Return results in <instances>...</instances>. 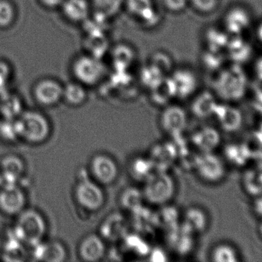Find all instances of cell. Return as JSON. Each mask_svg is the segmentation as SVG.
<instances>
[{
    "instance_id": "obj_1",
    "label": "cell",
    "mask_w": 262,
    "mask_h": 262,
    "mask_svg": "<svg viewBox=\"0 0 262 262\" xmlns=\"http://www.w3.org/2000/svg\"><path fill=\"white\" fill-rule=\"evenodd\" d=\"M14 235L25 245L34 247L42 241L46 232V224L41 213L34 209H24L18 214Z\"/></svg>"
},
{
    "instance_id": "obj_2",
    "label": "cell",
    "mask_w": 262,
    "mask_h": 262,
    "mask_svg": "<svg viewBox=\"0 0 262 262\" xmlns=\"http://www.w3.org/2000/svg\"><path fill=\"white\" fill-rule=\"evenodd\" d=\"M20 138L32 144L46 141L50 134L49 120L42 114L35 111L23 112L16 118Z\"/></svg>"
},
{
    "instance_id": "obj_3",
    "label": "cell",
    "mask_w": 262,
    "mask_h": 262,
    "mask_svg": "<svg viewBox=\"0 0 262 262\" xmlns=\"http://www.w3.org/2000/svg\"><path fill=\"white\" fill-rule=\"evenodd\" d=\"M144 200L155 206H163L172 199L175 184L172 177L164 171H154L145 180Z\"/></svg>"
},
{
    "instance_id": "obj_4",
    "label": "cell",
    "mask_w": 262,
    "mask_h": 262,
    "mask_svg": "<svg viewBox=\"0 0 262 262\" xmlns=\"http://www.w3.org/2000/svg\"><path fill=\"white\" fill-rule=\"evenodd\" d=\"M77 203L89 211L101 209L104 203V195L102 189L95 182L88 178H81L75 189Z\"/></svg>"
},
{
    "instance_id": "obj_5",
    "label": "cell",
    "mask_w": 262,
    "mask_h": 262,
    "mask_svg": "<svg viewBox=\"0 0 262 262\" xmlns=\"http://www.w3.org/2000/svg\"><path fill=\"white\" fill-rule=\"evenodd\" d=\"M74 74L81 83L94 85L104 75L105 68L99 58L93 55L80 57L74 65Z\"/></svg>"
},
{
    "instance_id": "obj_6",
    "label": "cell",
    "mask_w": 262,
    "mask_h": 262,
    "mask_svg": "<svg viewBox=\"0 0 262 262\" xmlns=\"http://www.w3.org/2000/svg\"><path fill=\"white\" fill-rule=\"evenodd\" d=\"M26 195L18 184H3L0 188V210L8 215H17L24 210Z\"/></svg>"
},
{
    "instance_id": "obj_7",
    "label": "cell",
    "mask_w": 262,
    "mask_h": 262,
    "mask_svg": "<svg viewBox=\"0 0 262 262\" xmlns=\"http://www.w3.org/2000/svg\"><path fill=\"white\" fill-rule=\"evenodd\" d=\"M194 166L199 175L209 183H217L224 177V166L220 158L212 152H203L197 157Z\"/></svg>"
},
{
    "instance_id": "obj_8",
    "label": "cell",
    "mask_w": 262,
    "mask_h": 262,
    "mask_svg": "<svg viewBox=\"0 0 262 262\" xmlns=\"http://www.w3.org/2000/svg\"><path fill=\"white\" fill-rule=\"evenodd\" d=\"M244 77L241 72H229L223 74L217 82L219 94L225 99L236 100L241 98L245 92Z\"/></svg>"
},
{
    "instance_id": "obj_9",
    "label": "cell",
    "mask_w": 262,
    "mask_h": 262,
    "mask_svg": "<svg viewBox=\"0 0 262 262\" xmlns=\"http://www.w3.org/2000/svg\"><path fill=\"white\" fill-rule=\"evenodd\" d=\"M187 117L183 108L169 106L163 110L160 117V124L166 133L173 137L180 136L186 129Z\"/></svg>"
},
{
    "instance_id": "obj_10",
    "label": "cell",
    "mask_w": 262,
    "mask_h": 262,
    "mask_svg": "<svg viewBox=\"0 0 262 262\" xmlns=\"http://www.w3.org/2000/svg\"><path fill=\"white\" fill-rule=\"evenodd\" d=\"M92 176L98 183L108 185L116 179L118 169L115 162L107 155H97L90 163Z\"/></svg>"
},
{
    "instance_id": "obj_11",
    "label": "cell",
    "mask_w": 262,
    "mask_h": 262,
    "mask_svg": "<svg viewBox=\"0 0 262 262\" xmlns=\"http://www.w3.org/2000/svg\"><path fill=\"white\" fill-rule=\"evenodd\" d=\"M35 99L43 106L56 104L63 96V87L58 83L51 79L39 82L34 89Z\"/></svg>"
},
{
    "instance_id": "obj_12",
    "label": "cell",
    "mask_w": 262,
    "mask_h": 262,
    "mask_svg": "<svg viewBox=\"0 0 262 262\" xmlns=\"http://www.w3.org/2000/svg\"><path fill=\"white\" fill-rule=\"evenodd\" d=\"M177 158L176 146L172 143L156 145L149 154V161L154 171H164L175 162Z\"/></svg>"
},
{
    "instance_id": "obj_13",
    "label": "cell",
    "mask_w": 262,
    "mask_h": 262,
    "mask_svg": "<svg viewBox=\"0 0 262 262\" xmlns=\"http://www.w3.org/2000/svg\"><path fill=\"white\" fill-rule=\"evenodd\" d=\"M33 248V257L40 261L61 262L67 255L64 246L56 241H41Z\"/></svg>"
},
{
    "instance_id": "obj_14",
    "label": "cell",
    "mask_w": 262,
    "mask_h": 262,
    "mask_svg": "<svg viewBox=\"0 0 262 262\" xmlns=\"http://www.w3.org/2000/svg\"><path fill=\"white\" fill-rule=\"evenodd\" d=\"M24 172L25 164L19 157L9 155L1 160L0 174L3 184H18Z\"/></svg>"
},
{
    "instance_id": "obj_15",
    "label": "cell",
    "mask_w": 262,
    "mask_h": 262,
    "mask_svg": "<svg viewBox=\"0 0 262 262\" xmlns=\"http://www.w3.org/2000/svg\"><path fill=\"white\" fill-rule=\"evenodd\" d=\"M78 252L80 257L84 261H98L105 254V246L101 237L95 234H91L81 241Z\"/></svg>"
},
{
    "instance_id": "obj_16",
    "label": "cell",
    "mask_w": 262,
    "mask_h": 262,
    "mask_svg": "<svg viewBox=\"0 0 262 262\" xmlns=\"http://www.w3.org/2000/svg\"><path fill=\"white\" fill-rule=\"evenodd\" d=\"M128 230V225L122 215H111L104 220L101 227V235L109 241H118L124 238Z\"/></svg>"
},
{
    "instance_id": "obj_17",
    "label": "cell",
    "mask_w": 262,
    "mask_h": 262,
    "mask_svg": "<svg viewBox=\"0 0 262 262\" xmlns=\"http://www.w3.org/2000/svg\"><path fill=\"white\" fill-rule=\"evenodd\" d=\"M224 23L226 29L231 33H242L250 26V14L244 8H232L226 13Z\"/></svg>"
},
{
    "instance_id": "obj_18",
    "label": "cell",
    "mask_w": 262,
    "mask_h": 262,
    "mask_svg": "<svg viewBox=\"0 0 262 262\" xmlns=\"http://www.w3.org/2000/svg\"><path fill=\"white\" fill-rule=\"evenodd\" d=\"M176 96L186 98L193 93L197 87V78L189 70H180L171 77Z\"/></svg>"
},
{
    "instance_id": "obj_19",
    "label": "cell",
    "mask_w": 262,
    "mask_h": 262,
    "mask_svg": "<svg viewBox=\"0 0 262 262\" xmlns=\"http://www.w3.org/2000/svg\"><path fill=\"white\" fill-rule=\"evenodd\" d=\"M192 232L182 225L169 230V243L172 249L180 255H186L193 247Z\"/></svg>"
},
{
    "instance_id": "obj_20",
    "label": "cell",
    "mask_w": 262,
    "mask_h": 262,
    "mask_svg": "<svg viewBox=\"0 0 262 262\" xmlns=\"http://www.w3.org/2000/svg\"><path fill=\"white\" fill-rule=\"evenodd\" d=\"M214 113L216 114L222 128L226 132H235L241 126L243 117L235 108L216 105Z\"/></svg>"
},
{
    "instance_id": "obj_21",
    "label": "cell",
    "mask_w": 262,
    "mask_h": 262,
    "mask_svg": "<svg viewBox=\"0 0 262 262\" xmlns=\"http://www.w3.org/2000/svg\"><path fill=\"white\" fill-rule=\"evenodd\" d=\"M192 143L203 152H212L220 143V135L216 129L204 127L192 135Z\"/></svg>"
},
{
    "instance_id": "obj_22",
    "label": "cell",
    "mask_w": 262,
    "mask_h": 262,
    "mask_svg": "<svg viewBox=\"0 0 262 262\" xmlns=\"http://www.w3.org/2000/svg\"><path fill=\"white\" fill-rule=\"evenodd\" d=\"M127 6L132 13L140 17L147 24L157 23L158 15L154 10L151 0H127Z\"/></svg>"
},
{
    "instance_id": "obj_23",
    "label": "cell",
    "mask_w": 262,
    "mask_h": 262,
    "mask_svg": "<svg viewBox=\"0 0 262 262\" xmlns=\"http://www.w3.org/2000/svg\"><path fill=\"white\" fill-rule=\"evenodd\" d=\"M183 226L192 234L203 232L207 226L206 214L199 208H190L185 213Z\"/></svg>"
},
{
    "instance_id": "obj_24",
    "label": "cell",
    "mask_w": 262,
    "mask_h": 262,
    "mask_svg": "<svg viewBox=\"0 0 262 262\" xmlns=\"http://www.w3.org/2000/svg\"><path fill=\"white\" fill-rule=\"evenodd\" d=\"M63 11L68 18L75 22L85 21L89 15V5L86 0H64Z\"/></svg>"
},
{
    "instance_id": "obj_25",
    "label": "cell",
    "mask_w": 262,
    "mask_h": 262,
    "mask_svg": "<svg viewBox=\"0 0 262 262\" xmlns=\"http://www.w3.org/2000/svg\"><path fill=\"white\" fill-rule=\"evenodd\" d=\"M216 105L213 95L209 92H204L194 100L192 111L198 118H207L214 113Z\"/></svg>"
},
{
    "instance_id": "obj_26",
    "label": "cell",
    "mask_w": 262,
    "mask_h": 262,
    "mask_svg": "<svg viewBox=\"0 0 262 262\" xmlns=\"http://www.w3.org/2000/svg\"><path fill=\"white\" fill-rule=\"evenodd\" d=\"M21 112V103L18 96L6 92L0 98V113L3 118H17Z\"/></svg>"
},
{
    "instance_id": "obj_27",
    "label": "cell",
    "mask_w": 262,
    "mask_h": 262,
    "mask_svg": "<svg viewBox=\"0 0 262 262\" xmlns=\"http://www.w3.org/2000/svg\"><path fill=\"white\" fill-rule=\"evenodd\" d=\"M154 103L159 105L166 104L171 98L176 96L175 90L170 78H163L155 87L151 89Z\"/></svg>"
},
{
    "instance_id": "obj_28",
    "label": "cell",
    "mask_w": 262,
    "mask_h": 262,
    "mask_svg": "<svg viewBox=\"0 0 262 262\" xmlns=\"http://www.w3.org/2000/svg\"><path fill=\"white\" fill-rule=\"evenodd\" d=\"M143 200H144V197H143V192L131 188L124 191V193L121 195V203L123 208L134 213L136 211L143 207Z\"/></svg>"
},
{
    "instance_id": "obj_29",
    "label": "cell",
    "mask_w": 262,
    "mask_h": 262,
    "mask_svg": "<svg viewBox=\"0 0 262 262\" xmlns=\"http://www.w3.org/2000/svg\"><path fill=\"white\" fill-rule=\"evenodd\" d=\"M63 98L72 106H79L85 101L87 94L84 88L77 83H70L63 88Z\"/></svg>"
},
{
    "instance_id": "obj_30",
    "label": "cell",
    "mask_w": 262,
    "mask_h": 262,
    "mask_svg": "<svg viewBox=\"0 0 262 262\" xmlns=\"http://www.w3.org/2000/svg\"><path fill=\"white\" fill-rule=\"evenodd\" d=\"M212 260L215 262H237L238 261L236 251L227 243L217 245L211 254Z\"/></svg>"
},
{
    "instance_id": "obj_31",
    "label": "cell",
    "mask_w": 262,
    "mask_h": 262,
    "mask_svg": "<svg viewBox=\"0 0 262 262\" xmlns=\"http://www.w3.org/2000/svg\"><path fill=\"white\" fill-rule=\"evenodd\" d=\"M0 138L10 143L20 139L16 118H3L0 121Z\"/></svg>"
},
{
    "instance_id": "obj_32",
    "label": "cell",
    "mask_w": 262,
    "mask_h": 262,
    "mask_svg": "<svg viewBox=\"0 0 262 262\" xmlns=\"http://www.w3.org/2000/svg\"><path fill=\"white\" fill-rule=\"evenodd\" d=\"M154 171L149 158H136L131 165V173L137 179L145 181Z\"/></svg>"
},
{
    "instance_id": "obj_33",
    "label": "cell",
    "mask_w": 262,
    "mask_h": 262,
    "mask_svg": "<svg viewBox=\"0 0 262 262\" xmlns=\"http://www.w3.org/2000/svg\"><path fill=\"white\" fill-rule=\"evenodd\" d=\"M246 190L253 195L262 193V170L250 171L245 175Z\"/></svg>"
},
{
    "instance_id": "obj_34",
    "label": "cell",
    "mask_w": 262,
    "mask_h": 262,
    "mask_svg": "<svg viewBox=\"0 0 262 262\" xmlns=\"http://www.w3.org/2000/svg\"><path fill=\"white\" fill-rule=\"evenodd\" d=\"M87 46L89 50L92 52V55L100 58V56L107 50V40L105 39L103 34L89 35Z\"/></svg>"
},
{
    "instance_id": "obj_35",
    "label": "cell",
    "mask_w": 262,
    "mask_h": 262,
    "mask_svg": "<svg viewBox=\"0 0 262 262\" xmlns=\"http://www.w3.org/2000/svg\"><path fill=\"white\" fill-rule=\"evenodd\" d=\"M124 0H94L98 12L107 16L115 15L119 12Z\"/></svg>"
},
{
    "instance_id": "obj_36",
    "label": "cell",
    "mask_w": 262,
    "mask_h": 262,
    "mask_svg": "<svg viewBox=\"0 0 262 262\" xmlns=\"http://www.w3.org/2000/svg\"><path fill=\"white\" fill-rule=\"evenodd\" d=\"M249 154L250 152L246 146H229L226 149L227 158L238 165L243 164Z\"/></svg>"
},
{
    "instance_id": "obj_37",
    "label": "cell",
    "mask_w": 262,
    "mask_h": 262,
    "mask_svg": "<svg viewBox=\"0 0 262 262\" xmlns=\"http://www.w3.org/2000/svg\"><path fill=\"white\" fill-rule=\"evenodd\" d=\"M141 77L143 83L148 87L152 89L163 79V74L152 66L143 70Z\"/></svg>"
},
{
    "instance_id": "obj_38",
    "label": "cell",
    "mask_w": 262,
    "mask_h": 262,
    "mask_svg": "<svg viewBox=\"0 0 262 262\" xmlns=\"http://www.w3.org/2000/svg\"><path fill=\"white\" fill-rule=\"evenodd\" d=\"M15 16L13 6L6 0H0V27H6L12 23Z\"/></svg>"
},
{
    "instance_id": "obj_39",
    "label": "cell",
    "mask_w": 262,
    "mask_h": 262,
    "mask_svg": "<svg viewBox=\"0 0 262 262\" xmlns=\"http://www.w3.org/2000/svg\"><path fill=\"white\" fill-rule=\"evenodd\" d=\"M134 58V53L130 48L126 46H118L114 52L115 64L121 66H128Z\"/></svg>"
},
{
    "instance_id": "obj_40",
    "label": "cell",
    "mask_w": 262,
    "mask_h": 262,
    "mask_svg": "<svg viewBox=\"0 0 262 262\" xmlns=\"http://www.w3.org/2000/svg\"><path fill=\"white\" fill-rule=\"evenodd\" d=\"M156 221H160V225L167 227L169 230L177 227V212L173 209H164L160 215L156 218Z\"/></svg>"
},
{
    "instance_id": "obj_41",
    "label": "cell",
    "mask_w": 262,
    "mask_h": 262,
    "mask_svg": "<svg viewBox=\"0 0 262 262\" xmlns=\"http://www.w3.org/2000/svg\"><path fill=\"white\" fill-rule=\"evenodd\" d=\"M195 9L200 12H211L215 10L219 3V0H190Z\"/></svg>"
},
{
    "instance_id": "obj_42",
    "label": "cell",
    "mask_w": 262,
    "mask_h": 262,
    "mask_svg": "<svg viewBox=\"0 0 262 262\" xmlns=\"http://www.w3.org/2000/svg\"><path fill=\"white\" fill-rule=\"evenodd\" d=\"M152 66L158 69L160 72L163 74V72H168L170 68V63L169 58L163 54H158L155 55Z\"/></svg>"
},
{
    "instance_id": "obj_43",
    "label": "cell",
    "mask_w": 262,
    "mask_h": 262,
    "mask_svg": "<svg viewBox=\"0 0 262 262\" xmlns=\"http://www.w3.org/2000/svg\"><path fill=\"white\" fill-rule=\"evenodd\" d=\"M188 0H165V4L168 9L172 11H180L186 7Z\"/></svg>"
},
{
    "instance_id": "obj_44",
    "label": "cell",
    "mask_w": 262,
    "mask_h": 262,
    "mask_svg": "<svg viewBox=\"0 0 262 262\" xmlns=\"http://www.w3.org/2000/svg\"><path fill=\"white\" fill-rule=\"evenodd\" d=\"M9 69L6 63L0 62V87H3L9 77Z\"/></svg>"
},
{
    "instance_id": "obj_45",
    "label": "cell",
    "mask_w": 262,
    "mask_h": 262,
    "mask_svg": "<svg viewBox=\"0 0 262 262\" xmlns=\"http://www.w3.org/2000/svg\"><path fill=\"white\" fill-rule=\"evenodd\" d=\"M64 0H41L46 6L49 7H56L64 3Z\"/></svg>"
},
{
    "instance_id": "obj_46",
    "label": "cell",
    "mask_w": 262,
    "mask_h": 262,
    "mask_svg": "<svg viewBox=\"0 0 262 262\" xmlns=\"http://www.w3.org/2000/svg\"><path fill=\"white\" fill-rule=\"evenodd\" d=\"M254 208H255L256 213L262 217V196L258 198V199L255 201Z\"/></svg>"
},
{
    "instance_id": "obj_47",
    "label": "cell",
    "mask_w": 262,
    "mask_h": 262,
    "mask_svg": "<svg viewBox=\"0 0 262 262\" xmlns=\"http://www.w3.org/2000/svg\"><path fill=\"white\" fill-rule=\"evenodd\" d=\"M257 36H258V39L262 43V23L258 26V29H257Z\"/></svg>"
},
{
    "instance_id": "obj_48",
    "label": "cell",
    "mask_w": 262,
    "mask_h": 262,
    "mask_svg": "<svg viewBox=\"0 0 262 262\" xmlns=\"http://www.w3.org/2000/svg\"><path fill=\"white\" fill-rule=\"evenodd\" d=\"M259 233L260 235H261V236L262 237V220L261 221V223H260L259 225Z\"/></svg>"
},
{
    "instance_id": "obj_49",
    "label": "cell",
    "mask_w": 262,
    "mask_h": 262,
    "mask_svg": "<svg viewBox=\"0 0 262 262\" xmlns=\"http://www.w3.org/2000/svg\"><path fill=\"white\" fill-rule=\"evenodd\" d=\"M3 178H2L1 174H0V188H1L2 186H3Z\"/></svg>"
}]
</instances>
